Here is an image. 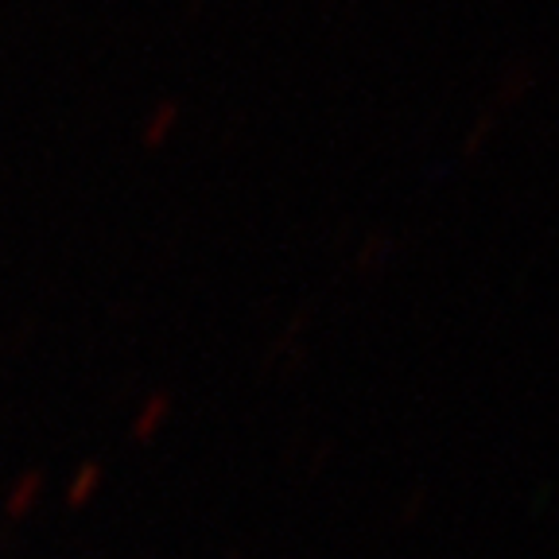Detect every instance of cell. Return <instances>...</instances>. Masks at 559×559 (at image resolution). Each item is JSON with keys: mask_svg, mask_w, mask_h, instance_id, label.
<instances>
[{"mask_svg": "<svg viewBox=\"0 0 559 559\" xmlns=\"http://www.w3.org/2000/svg\"><path fill=\"white\" fill-rule=\"evenodd\" d=\"M179 117H183L179 102H175V97H159L148 114H144V121H140V140H144V148H164L167 140H171V132L179 129Z\"/></svg>", "mask_w": 559, "mask_h": 559, "instance_id": "obj_1", "label": "cell"}]
</instances>
